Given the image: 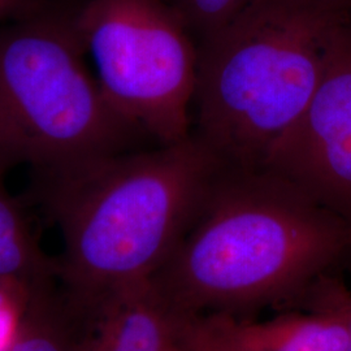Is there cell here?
Instances as JSON below:
<instances>
[{
	"instance_id": "obj_14",
	"label": "cell",
	"mask_w": 351,
	"mask_h": 351,
	"mask_svg": "<svg viewBox=\"0 0 351 351\" xmlns=\"http://www.w3.org/2000/svg\"><path fill=\"white\" fill-rule=\"evenodd\" d=\"M316 8L323 12L330 13L335 16H345L351 8V0H307Z\"/></svg>"
},
{
	"instance_id": "obj_1",
	"label": "cell",
	"mask_w": 351,
	"mask_h": 351,
	"mask_svg": "<svg viewBox=\"0 0 351 351\" xmlns=\"http://www.w3.org/2000/svg\"><path fill=\"white\" fill-rule=\"evenodd\" d=\"M351 250V226L268 171H220L151 278L182 317L251 316L303 300Z\"/></svg>"
},
{
	"instance_id": "obj_2",
	"label": "cell",
	"mask_w": 351,
	"mask_h": 351,
	"mask_svg": "<svg viewBox=\"0 0 351 351\" xmlns=\"http://www.w3.org/2000/svg\"><path fill=\"white\" fill-rule=\"evenodd\" d=\"M221 168L190 136L40 177L59 228L56 278L85 313L149 282L185 236Z\"/></svg>"
},
{
	"instance_id": "obj_3",
	"label": "cell",
	"mask_w": 351,
	"mask_h": 351,
	"mask_svg": "<svg viewBox=\"0 0 351 351\" xmlns=\"http://www.w3.org/2000/svg\"><path fill=\"white\" fill-rule=\"evenodd\" d=\"M341 19L307 0H251L198 43L191 136L223 171H263L313 99Z\"/></svg>"
},
{
	"instance_id": "obj_12",
	"label": "cell",
	"mask_w": 351,
	"mask_h": 351,
	"mask_svg": "<svg viewBox=\"0 0 351 351\" xmlns=\"http://www.w3.org/2000/svg\"><path fill=\"white\" fill-rule=\"evenodd\" d=\"M308 304L324 306L336 311L343 320L348 332L346 351H351V291L333 280H326L323 277L308 290L306 297Z\"/></svg>"
},
{
	"instance_id": "obj_10",
	"label": "cell",
	"mask_w": 351,
	"mask_h": 351,
	"mask_svg": "<svg viewBox=\"0 0 351 351\" xmlns=\"http://www.w3.org/2000/svg\"><path fill=\"white\" fill-rule=\"evenodd\" d=\"M12 160L0 151V287L21 290L56 277V259L39 245L23 204L5 185Z\"/></svg>"
},
{
	"instance_id": "obj_5",
	"label": "cell",
	"mask_w": 351,
	"mask_h": 351,
	"mask_svg": "<svg viewBox=\"0 0 351 351\" xmlns=\"http://www.w3.org/2000/svg\"><path fill=\"white\" fill-rule=\"evenodd\" d=\"M75 26L117 112L159 145L191 136L198 42L168 0H88Z\"/></svg>"
},
{
	"instance_id": "obj_13",
	"label": "cell",
	"mask_w": 351,
	"mask_h": 351,
	"mask_svg": "<svg viewBox=\"0 0 351 351\" xmlns=\"http://www.w3.org/2000/svg\"><path fill=\"white\" fill-rule=\"evenodd\" d=\"M46 4V0H0V24L37 12Z\"/></svg>"
},
{
	"instance_id": "obj_8",
	"label": "cell",
	"mask_w": 351,
	"mask_h": 351,
	"mask_svg": "<svg viewBox=\"0 0 351 351\" xmlns=\"http://www.w3.org/2000/svg\"><path fill=\"white\" fill-rule=\"evenodd\" d=\"M182 323L150 280L88 313L77 351H172Z\"/></svg>"
},
{
	"instance_id": "obj_11",
	"label": "cell",
	"mask_w": 351,
	"mask_h": 351,
	"mask_svg": "<svg viewBox=\"0 0 351 351\" xmlns=\"http://www.w3.org/2000/svg\"><path fill=\"white\" fill-rule=\"evenodd\" d=\"M168 3L182 16L199 43L232 21L251 0H168Z\"/></svg>"
},
{
	"instance_id": "obj_7",
	"label": "cell",
	"mask_w": 351,
	"mask_h": 351,
	"mask_svg": "<svg viewBox=\"0 0 351 351\" xmlns=\"http://www.w3.org/2000/svg\"><path fill=\"white\" fill-rule=\"evenodd\" d=\"M181 343L190 351H346L348 332L336 311L310 304L267 320L230 314L184 317Z\"/></svg>"
},
{
	"instance_id": "obj_16",
	"label": "cell",
	"mask_w": 351,
	"mask_h": 351,
	"mask_svg": "<svg viewBox=\"0 0 351 351\" xmlns=\"http://www.w3.org/2000/svg\"><path fill=\"white\" fill-rule=\"evenodd\" d=\"M172 351H190L189 350V349H186V348H185V346H184V345H182V343H181V345H180V346H177V348H176V349H173V350Z\"/></svg>"
},
{
	"instance_id": "obj_6",
	"label": "cell",
	"mask_w": 351,
	"mask_h": 351,
	"mask_svg": "<svg viewBox=\"0 0 351 351\" xmlns=\"http://www.w3.org/2000/svg\"><path fill=\"white\" fill-rule=\"evenodd\" d=\"M264 171L285 178L351 226V30L343 17L313 99Z\"/></svg>"
},
{
	"instance_id": "obj_9",
	"label": "cell",
	"mask_w": 351,
	"mask_h": 351,
	"mask_svg": "<svg viewBox=\"0 0 351 351\" xmlns=\"http://www.w3.org/2000/svg\"><path fill=\"white\" fill-rule=\"evenodd\" d=\"M86 315L56 277L26 289L12 339L4 351H77Z\"/></svg>"
},
{
	"instance_id": "obj_4",
	"label": "cell",
	"mask_w": 351,
	"mask_h": 351,
	"mask_svg": "<svg viewBox=\"0 0 351 351\" xmlns=\"http://www.w3.org/2000/svg\"><path fill=\"white\" fill-rule=\"evenodd\" d=\"M75 11L46 4L0 24V151L40 177L133 151L146 137L88 69Z\"/></svg>"
},
{
	"instance_id": "obj_15",
	"label": "cell",
	"mask_w": 351,
	"mask_h": 351,
	"mask_svg": "<svg viewBox=\"0 0 351 351\" xmlns=\"http://www.w3.org/2000/svg\"><path fill=\"white\" fill-rule=\"evenodd\" d=\"M343 20H345L346 25L349 26L351 30V8L349 10V12L346 13V14L343 16Z\"/></svg>"
}]
</instances>
